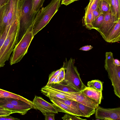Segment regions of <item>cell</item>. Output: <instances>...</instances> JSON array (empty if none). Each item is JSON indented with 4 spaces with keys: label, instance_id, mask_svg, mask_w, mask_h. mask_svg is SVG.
Segmentation results:
<instances>
[{
    "label": "cell",
    "instance_id": "cell-1",
    "mask_svg": "<svg viewBox=\"0 0 120 120\" xmlns=\"http://www.w3.org/2000/svg\"><path fill=\"white\" fill-rule=\"evenodd\" d=\"M20 21L11 25L5 39L0 49V68L4 67L9 59L18 40Z\"/></svg>",
    "mask_w": 120,
    "mask_h": 120
},
{
    "label": "cell",
    "instance_id": "cell-2",
    "mask_svg": "<svg viewBox=\"0 0 120 120\" xmlns=\"http://www.w3.org/2000/svg\"><path fill=\"white\" fill-rule=\"evenodd\" d=\"M61 0H52L46 7L38 11L34 22L32 30L34 36L45 27L58 11Z\"/></svg>",
    "mask_w": 120,
    "mask_h": 120
},
{
    "label": "cell",
    "instance_id": "cell-3",
    "mask_svg": "<svg viewBox=\"0 0 120 120\" xmlns=\"http://www.w3.org/2000/svg\"><path fill=\"white\" fill-rule=\"evenodd\" d=\"M75 62V59L71 58L64 63L63 67L66 70L64 79L60 83L66 85L77 92H80L87 86L81 79L77 68L74 65Z\"/></svg>",
    "mask_w": 120,
    "mask_h": 120
},
{
    "label": "cell",
    "instance_id": "cell-4",
    "mask_svg": "<svg viewBox=\"0 0 120 120\" xmlns=\"http://www.w3.org/2000/svg\"><path fill=\"white\" fill-rule=\"evenodd\" d=\"M33 0H21L19 31L21 32V39L26 31L33 28L37 13H33Z\"/></svg>",
    "mask_w": 120,
    "mask_h": 120
},
{
    "label": "cell",
    "instance_id": "cell-5",
    "mask_svg": "<svg viewBox=\"0 0 120 120\" xmlns=\"http://www.w3.org/2000/svg\"><path fill=\"white\" fill-rule=\"evenodd\" d=\"M113 55L111 52L105 53L104 67L113 86L115 94L120 98V66L113 63Z\"/></svg>",
    "mask_w": 120,
    "mask_h": 120
},
{
    "label": "cell",
    "instance_id": "cell-6",
    "mask_svg": "<svg viewBox=\"0 0 120 120\" xmlns=\"http://www.w3.org/2000/svg\"><path fill=\"white\" fill-rule=\"evenodd\" d=\"M32 30L31 28L27 30L19 42L16 45L10 58L11 65L20 61L27 53L28 47L34 37Z\"/></svg>",
    "mask_w": 120,
    "mask_h": 120
},
{
    "label": "cell",
    "instance_id": "cell-7",
    "mask_svg": "<svg viewBox=\"0 0 120 120\" xmlns=\"http://www.w3.org/2000/svg\"><path fill=\"white\" fill-rule=\"evenodd\" d=\"M119 19L112 14L111 10L105 14L103 22L97 30L105 41Z\"/></svg>",
    "mask_w": 120,
    "mask_h": 120
},
{
    "label": "cell",
    "instance_id": "cell-8",
    "mask_svg": "<svg viewBox=\"0 0 120 120\" xmlns=\"http://www.w3.org/2000/svg\"><path fill=\"white\" fill-rule=\"evenodd\" d=\"M36 109H38L43 113H58V112H63V110L53 103L48 102L42 97L35 96L33 101Z\"/></svg>",
    "mask_w": 120,
    "mask_h": 120
},
{
    "label": "cell",
    "instance_id": "cell-9",
    "mask_svg": "<svg viewBox=\"0 0 120 120\" xmlns=\"http://www.w3.org/2000/svg\"><path fill=\"white\" fill-rule=\"evenodd\" d=\"M95 117L105 120H120V108H105L99 106L96 109Z\"/></svg>",
    "mask_w": 120,
    "mask_h": 120
},
{
    "label": "cell",
    "instance_id": "cell-10",
    "mask_svg": "<svg viewBox=\"0 0 120 120\" xmlns=\"http://www.w3.org/2000/svg\"><path fill=\"white\" fill-rule=\"evenodd\" d=\"M67 95L69 99L96 109L99 105L97 102L87 97L80 92H67Z\"/></svg>",
    "mask_w": 120,
    "mask_h": 120
},
{
    "label": "cell",
    "instance_id": "cell-11",
    "mask_svg": "<svg viewBox=\"0 0 120 120\" xmlns=\"http://www.w3.org/2000/svg\"><path fill=\"white\" fill-rule=\"evenodd\" d=\"M0 106L10 110L13 113H17L22 115L26 114L30 109L29 108L14 105L8 102L5 98H0Z\"/></svg>",
    "mask_w": 120,
    "mask_h": 120
},
{
    "label": "cell",
    "instance_id": "cell-12",
    "mask_svg": "<svg viewBox=\"0 0 120 120\" xmlns=\"http://www.w3.org/2000/svg\"><path fill=\"white\" fill-rule=\"evenodd\" d=\"M9 6V0L0 8V33L1 35L4 31L6 28Z\"/></svg>",
    "mask_w": 120,
    "mask_h": 120
},
{
    "label": "cell",
    "instance_id": "cell-13",
    "mask_svg": "<svg viewBox=\"0 0 120 120\" xmlns=\"http://www.w3.org/2000/svg\"><path fill=\"white\" fill-rule=\"evenodd\" d=\"M80 92L87 97L94 100L99 104H101L102 97V91L87 86Z\"/></svg>",
    "mask_w": 120,
    "mask_h": 120
},
{
    "label": "cell",
    "instance_id": "cell-14",
    "mask_svg": "<svg viewBox=\"0 0 120 120\" xmlns=\"http://www.w3.org/2000/svg\"><path fill=\"white\" fill-rule=\"evenodd\" d=\"M49 98L53 103L61 109L63 111V112L78 116H82V115L77 110L59 101L55 98Z\"/></svg>",
    "mask_w": 120,
    "mask_h": 120
},
{
    "label": "cell",
    "instance_id": "cell-15",
    "mask_svg": "<svg viewBox=\"0 0 120 120\" xmlns=\"http://www.w3.org/2000/svg\"><path fill=\"white\" fill-rule=\"evenodd\" d=\"M120 41V19H119L107 36L105 41L109 43H114Z\"/></svg>",
    "mask_w": 120,
    "mask_h": 120
},
{
    "label": "cell",
    "instance_id": "cell-16",
    "mask_svg": "<svg viewBox=\"0 0 120 120\" xmlns=\"http://www.w3.org/2000/svg\"><path fill=\"white\" fill-rule=\"evenodd\" d=\"M10 98L19 100L29 104L36 109L33 101L20 95L0 89V98Z\"/></svg>",
    "mask_w": 120,
    "mask_h": 120
},
{
    "label": "cell",
    "instance_id": "cell-17",
    "mask_svg": "<svg viewBox=\"0 0 120 120\" xmlns=\"http://www.w3.org/2000/svg\"><path fill=\"white\" fill-rule=\"evenodd\" d=\"M92 12L91 10H89L87 13H85L82 19L83 26L90 30L94 29L92 23Z\"/></svg>",
    "mask_w": 120,
    "mask_h": 120
},
{
    "label": "cell",
    "instance_id": "cell-18",
    "mask_svg": "<svg viewBox=\"0 0 120 120\" xmlns=\"http://www.w3.org/2000/svg\"><path fill=\"white\" fill-rule=\"evenodd\" d=\"M77 105L80 111L82 113L83 117H89L95 114L96 109L88 106L77 102Z\"/></svg>",
    "mask_w": 120,
    "mask_h": 120
},
{
    "label": "cell",
    "instance_id": "cell-19",
    "mask_svg": "<svg viewBox=\"0 0 120 120\" xmlns=\"http://www.w3.org/2000/svg\"><path fill=\"white\" fill-rule=\"evenodd\" d=\"M5 98L8 102L14 105L19 107L28 108L30 109H34L33 107L31 105L22 101L11 98Z\"/></svg>",
    "mask_w": 120,
    "mask_h": 120
},
{
    "label": "cell",
    "instance_id": "cell-20",
    "mask_svg": "<svg viewBox=\"0 0 120 120\" xmlns=\"http://www.w3.org/2000/svg\"><path fill=\"white\" fill-rule=\"evenodd\" d=\"M49 85L52 87L59 91L66 92H77L74 89L60 83L52 84Z\"/></svg>",
    "mask_w": 120,
    "mask_h": 120
},
{
    "label": "cell",
    "instance_id": "cell-21",
    "mask_svg": "<svg viewBox=\"0 0 120 120\" xmlns=\"http://www.w3.org/2000/svg\"><path fill=\"white\" fill-rule=\"evenodd\" d=\"M88 87L94 89L98 91H102L103 84L100 80L98 79L91 80L87 82Z\"/></svg>",
    "mask_w": 120,
    "mask_h": 120
},
{
    "label": "cell",
    "instance_id": "cell-22",
    "mask_svg": "<svg viewBox=\"0 0 120 120\" xmlns=\"http://www.w3.org/2000/svg\"><path fill=\"white\" fill-rule=\"evenodd\" d=\"M58 100L71 107L77 110L82 116V114L79 109L77 102L71 99H64L55 98Z\"/></svg>",
    "mask_w": 120,
    "mask_h": 120
},
{
    "label": "cell",
    "instance_id": "cell-23",
    "mask_svg": "<svg viewBox=\"0 0 120 120\" xmlns=\"http://www.w3.org/2000/svg\"><path fill=\"white\" fill-rule=\"evenodd\" d=\"M99 8L101 14H105L111 10L109 4L104 0H100Z\"/></svg>",
    "mask_w": 120,
    "mask_h": 120
},
{
    "label": "cell",
    "instance_id": "cell-24",
    "mask_svg": "<svg viewBox=\"0 0 120 120\" xmlns=\"http://www.w3.org/2000/svg\"><path fill=\"white\" fill-rule=\"evenodd\" d=\"M100 1V0H94L89 3L85 8V13H87L90 10L93 11L99 8Z\"/></svg>",
    "mask_w": 120,
    "mask_h": 120
},
{
    "label": "cell",
    "instance_id": "cell-25",
    "mask_svg": "<svg viewBox=\"0 0 120 120\" xmlns=\"http://www.w3.org/2000/svg\"><path fill=\"white\" fill-rule=\"evenodd\" d=\"M105 14H101L92 23L94 29L97 30L99 29L100 26L103 22Z\"/></svg>",
    "mask_w": 120,
    "mask_h": 120
},
{
    "label": "cell",
    "instance_id": "cell-26",
    "mask_svg": "<svg viewBox=\"0 0 120 120\" xmlns=\"http://www.w3.org/2000/svg\"><path fill=\"white\" fill-rule=\"evenodd\" d=\"M45 0H33V7L32 12L37 13L41 8Z\"/></svg>",
    "mask_w": 120,
    "mask_h": 120
},
{
    "label": "cell",
    "instance_id": "cell-27",
    "mask_svg": "<svg viewBox=\"0 0 120 120\" xmlns=\"http://www.w3.org/2000/svg\"><path fill=\"white\" fill-rule=\"evenodd\" d=\"M62 119L64 120H86V119H83L78 117L76 115L70 114L67 113L62 117Z\"/></svg>",
    "mask_w": 120,
    "mask_h": 120
},
{
    "label": "cell",
    "instance_id": "cell-28",
    "mask_svg": "<svg viewBox=\"0 0 120 120\" xmlns=\"http://www.w3.org/2000/svg\"><path fill=\"white\" fill-rule=\"evenodd\" d=\"M65 69L64 67H62L61 69L56 77V79L57 80L58 83L62 82L64 79L65 75Z\"/></svg>",
    "mask_w": 120,
    "mask_h": 120
},
{
    "label": "cell",
    "instance_id": "cell-29",
    "mask_svg": "<svg viewBox=\"0 0 120 120\" xmlns=\"http://www.w3.org/2000/svg\"><path fill=\"white\" fill-rule=\"evenodd\" d=\"M10 26H6L5 30L1 35V37L0 38V49L3 45L5 39L9 31Z\"/></svg>",
    "mask_w": 120,
    "mask_h": 120
},
{
    "label": "cell",
    "instance_id": "cell-30",
    "mask_svg": "<svg viewBox=\"0 0 120 120\" xmlns=\"http://www.w3.org/2000/svg\"><path fill=\"white\" fill-rule=\"evenodd\" d=\"M116 18L120 19V0H114Z\"/></svg>",
    "mask_w": 120,
    "mask_h": 120
},
{
    "label": "cell",
    "instance_id": "cell-31",
    "mask_svg": "<svg viewBox=\"0 0 120 120\" xmlns=\"http://www.w3.org/2000/svg\"><path fill=\"white\" fill-rule=\"evenodd\" d=\"M12 113L11 111L7 109L4 108L0 109V116H8Z\"/></svg>",
    "mask_w": 120,
    "mask_h": 120
},
{
    "label": "cell",
    "instance_id": "cell-32",
    "mask_svg": "<svg viewBox=\"0 0 120 120\" xmlns=\"http://www.w3.org/2000/svg\"><path fill=\"white\" fill-rule=\"evenodd\" d=\"M101 14L99 7L92 11L93 22Z\"/></svg>",
    "mask_w": 120,
    "mask_h": 120
},
{
    "label": "cell",
    "instance_id": "cell-33",
    "mask_svg": "<svg viewBox=\"0 0 120 120\" xmlns=\"http://www.w3.org/2000/svg\"><path fill=\"white\" fill-rule=\"evenodd\" d=\"M45 117V120H55V114L52 113H43Z\"/></svg>",
    "mask_w": 120,
    "mask_h": 120
},
{
    "label": "cell",
    "instance_id": "cell-34",
    "mask_svg": "<svg viewBox=\"0 0 120 120\" xmlns=\"http://www.w3.org/2000/svg\"><path fill=\"white\" fill-rule=\"evenodd\" d=\"M61 68L55 71L52 72L49 75L48 81H50L52 79L56 76L61 70Z\"/></svg>",
    "mask_w": 120,
    "mask_h": 120
},
{
    "label": "cell",
    "instance_id": "cell-35",
    "mask_svg": "<svg viewBox=\"0 0 120 120\" xmlns=\"http://www.w3.org/2000/svg\"><path fill=\"white\" fill-rule=\"evenodd\" d=\"M19 119L10 116H0V120H18Z\"/></svg>",
    "mask_w": 120,
    "mask_h": 120
},
{
    "label": "cell",
    "instance_id": "cell-36",
    "mask_svg": "<svg viewBox=\"0 0 120 120\" xmlns=\"http://www.w3.org/2000/svg\"><path fill=\"white\" fill-rule=\"evenodd\" d=\"M79 0H61V4L67 6L75 1Z\"/></svg>",
    "mask_w": 120,
    "mask_h": 120
},
{
    "label": "cell",
    "instance_id": "cell-37",
    "mask_svg": "<svg viewBox=\"0 0 120 120\" xmlns=\"http://www.w3.org/2000/svg\"><path fill=\"white\" fill-rule=\"evenodd\" d=\"M93 48L91 45H87L82 46L80 48L79 50L84 51H87L90 50Z\"/></svg>",
    "mask_w": 120,
    "mask_h": 120
},
{
    "label": "cell",
    "instance_id": "cell-38",
    "mask_svg": "<svg viewBox=\"0 0 120 120\" xmlns=\"http://www.w3.org/2000/svg\"><path fill=\"white\" fill-rule=\"evenodd\" d=\"M9 0H0V8L3 5L7 3Z\"/></svg>",
    "mask_w": 120,
    "mask_h": 120
},
{
    "label": "cell",
    "instance_id": "cell-39",
    "mask_svg": "<svg viewBox=\"0 0 120 120\" xmlns=\"http://www.w3.org/2000/svg\"><path fill=\"white\" fill-rule=\"evenodd\" d=\"M113 62L114 64L116 65L120 66V62L118 59L113 58Z\"/></svg>",
    "mask_w": 120,
    "mask_h": 120
},
{
    "label": "cell",
    "instance_id": "cell-40",
    "mask_svg": "<svg viewBox=\"0 0 120 120\" xmlns=\"http://www.w3.org/2000/svg\"><path fill=\"white\" fill-rule=\"evenodd\" d=\"M109 5L110 7L111 6V0H104Z\"/></svg>",
    "mask_w": 120,
    "mask_h": 120
},
{
    "label": "cell",
    "instance_id": "cell-41",
    "mask_svg": "<svg viewBox=\"0 0 120 120\" xmlns=\"http://www.w3.org/2000/svg\"><path fill=\"white\" fill-rule=\"evenodd\" d=\"M3 108H3V107L0 106V109H3Z\"/></svg>",
    "mask_w": 120,
    "mask_h": 120
},
{
    "label": "cell",
    "instance_id": "cell-42",
    "mask_svg": "<svg viewBox=\"0 0 120 120\" xmlns=\"http://www.w3.org/2000/svg\"><path fill=\"white\" fill-rule=\"evenodd\" d=\"M93 0H90L89 3H90Z\"/></svg>",
    "mask_w": 120,
    "mask_h": 120
},
{
    "label": "cell",
    "instance_id": "cell-43",
    "mask_svg": "<svg viewBox=\"0 0 120 120\" xmlns=\"http://www.w3.org/2000/svg\"><path fill=\"white\" fill-rule=\"evenodd\" d=\"M92 0V1H93V0Z\"/></svg>",
    "mask_w": 120,
    "mask_h": 120
}]
</instances>
